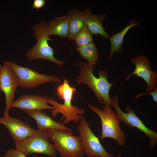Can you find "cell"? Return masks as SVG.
<instances>
[{
	"label": "cell",
	"instance_id": "7a4b0ae2",
	"mask_svg": "<svg viewBox=\"0 0 157 157\" xmlns=\"http://www.w3.org/2000/svg\"><path fill=\"white\" fill-rule=\"evenodd\" d=\"M76 91L74 87H71L69 84L68 80L66 79L64 77L63 83L57 88L58 93L64 100V103L60 104L51 97L48 101V104H51L54 108L53 109L51 110L52 117H56L58 113H60L63 115L61 120L63 121L65 118L61 123L63 125L71 121L76 124L79 123L83 117L82 115L85 113L84 109H81L78 106L72 105L73 94Z\"/></svg>",
	"mask_w": 157,
	"mask_h": 157
},
{
	"label": "cell",
	"instance_id": "277c9868",
	"mask_svg": "<svg viewBox=\"0 0 157 157\" xmlns=\"http://www.w3.org/2000/svg\"><path fill=\"white\" fill-rule=\"evenodd\" d=\"M46 22H40L33 27L34 37L37 40L35 44L25 54L30 60L43 59L47 60L58 64L63 66L65 61L58 60L54 58L53 49L48 44L49 37Z\"/></svg>",
	"mask_w": 157,
	"mask_h": 157
},
{
	"label": "cell",
	"instance_id": "5b68a950",
	"mask_svg": "<svg viewBox=\"0 0 157 157\" xmlns=\"http://www.w3.org/2000/svg\"><path fill=\"white\" fill-rule=\"evenodd\" d=\"M89 108L100 117L102 127V133L100 137L103 140L110 138L115 140L120 146L124 144L125 135L122 130L119 122L115 111L110 106L105 105L100 110L96 106H92L88 103Z\"/></svg>",
	"mask_w": 157,
	"mask_h": 157
},
{
	"label": "cell",
	"instance_id": "8fae6325",
	"mask_svg": "<svg viewBox=\"0 0 157 157\" xmlns=\"http://www.w3.org/2000/svg\"><path fill=\"white\" fill-rule=\"evenodd\" d=\"M130 61L135 65V68L132 74L126 76L125 83L131 76L135 74L142 78L146 82L147 87L145 91L147 93L151 92L157 88V73L151 69L150 63L147 57L142 55H138L131 58Z\"/></svg>",
	"mask_w": 157,
	"mask_h": 157
},
{
	"label": "cell",
	"instance_id": "5bb4252c",
	"mask_svg": "<svg viewBox=\"0 0 157 157\" xmlns=\"http://www.w3.org/2000/svg\"><path fill=\"white\" fill-rule=\"evenodd\" d=\"M24 111L35 120L38 129L46 130L49 129H61L72 131V130L70 128L53 120L46 113H43L42 110H34Z\"/></svg>",
	"mask_w": 157,
	"mask_h": 157
},
{
	"label": "cell",
	"instance_id": "4fadbf2b",
	"mask_svg": "<svg viewBox=\"0 0 157 157\" xmlns=\"http://www.w3.org/2000/svg\"><path fill=\"white\" fill-rule=\"evenodd\" d=\"M50 97L39 95L26 94L20 96L14 101L10 108H17L22 110H53L54 108L48 105Z\"/></svg>",
	"mask_w": 157,
	"mask_h": 157
},
{
	"label": "cell",
	"instance_id": "44dd1931",
	"mask_svg": "<svg viewBox=\"0 0 157 157\" xmlns=\"http://www.w3.org/2000/svg\"><path fill=\"white\" fill-rule=\"evenodd\" d=\"M3 157H26L24 153L16 149H9L8 150Z\"/></svg>",
	"mask_w": 157,
	"mask_h": 157
},
{
	"label": "cell",
	"instance_id": "3957f363",
	"mask_svg": "<svg viewBox=\"0 0 157 157\" xmlns=\"http://www.w3.org/2000/svg\"><path fill=\"white\" fill-rule=\"evenodd\" d=\"M49 138L53 141L61 157H84L81 138L72 131L61 129L47 130Z\"/></svg>",
	"mask_w": 157,
	"mask_h": 157
},
{
	"label": "cell",
	"instance_id": "9a60e30c",
	"mask_svg": "<svg viewBox=\"0 0 157 157\" xmlns=\"http://www.w3.org/2000/svg\"><path fill=\"white\" fill-rule=\"evenodd\" d=\"M83 13L85 24L92 35H100L106 39L109 38L110 36L105 31L102 25L106 15L92 14L89 7L85 8Z\"/></svg>",
	"mask_w": 157,
	"mask_h": 157
},
{
	"label": "cell",
	"instance_id": "52a82bcc",
	"mask_svg": "<svg viewBox=\"0 0 157 157\" xmlns=\"http://www.w3.org/2000/svg\"><path fill=\"white\" fill-rule=\"evenodd\" d=\"M77 129L82 141L84 153L88 157H115L108 152L100 143L99 137L92 132L84 116L80 120Z\"/></svg>",
	"mask_w": 157,
	"mask_h": 157
},
{
	"label": "cell",
	"instance_id": "d4e9b609",
	"mask_svg": "<svg viewBox=\"0 0 157 157\" xmlns=\"http://www.w3.org/2000/svg\"><path fill=\"white\" fill-rule=\"evenodd\" d=\"M2 67V66L0 64V72H1Z\"/></svg>",
	"mask_w": 157,
	"mask_h": 157
},
{
	"label": "cell",
	"instance_id": "2e32d148",
	"mask_svg": "<svg viewBox=\"0 0 157 157\" xmlns=\"http://www.w3.org/2000/svg\"><path fill=\"white\" fill-rule=\"evenodd\" d=\"M140 25V23L137 20L132 19L130 20L125 26L119 32L109 36L111 48L108 58L110 61L113 54L117 52L121 54L123 53L122 44L125 35L132 27Z\"/></svg>",
	"mask_w": 157,
	"mask_h": 157
},
{
	"label": "cell",
	"instance_id": "e0dca14e",
	"mask_svg": "<svg viewBox=\"0 0 157 157\" xmlns=\"http://www.w3.org/2000/svg\"><path fill=\"white\" fill-rule=\"evenodd\" d=\"M69 27V20L67 15L55 17L49 21L47 24L49 36L54 35L60 38H67Z\"/></svg>",
	"mask_w": 157,
	"mask_h": 157
},
{
	"label": "cell",
	"instance_id": "d6986e66",
	"mask_svg": "<svg viewBox=\"0 0 157 157\" xmlns=\"http://www.w3.org/2000/svg\"><path fill=\"white\" fill-rule=\"evenodd\" d=\"M76 50L79 52L83 58L88 60L89 63L94 65L98 60V49L93 42L83 46L77 47Z\"/></svg>",
	"mask_w": 157,
	"mask_h": 157
},
{
	"label": "cell",
	"instance_id": "8992f818",
	"mask_svg": "<svg viewBox=\"0 0 157 157\" xmlns=\"http://www.w3.org/2000/svg\"><path fill=\"white\" fill-rule=\"evenodd\" d=\"M48 139L47 130L38 129L26 140L15 144V146L16 149L26 155L36 153L55 157L57 154L56 150Z\"/></svg>",
	"mask_w": 157,
	"mask_h": 157
},
{
	"label": "cell",
	"instance_id": "ffe728a7",
	"mask_svg": "<svg viewBox=\"0 0 157 157\" xmlns=\"http://www.w3.org/2000/svg\"><path fill=\"white\" fill-rule=\"evenodd\" d=\"M73 40L77 47L83 46L93 42L92 34L85 25Z\"/></svg>",
	"mask_w": 157,
	"mask_h": 157
},
{
	"label": "cell",
	"instance_id": "6da1fadb",
	"mask_svg": "<svg viewBox=\"0 0 157 157\" xmlns=\"http://www.w3.org/2000/svg\"><path fill=\"white\" fill-rule=\"evenodd\" d=\"M77 65L80 68L79 74L76 78L78 84L86 85L93 91L98 101L101 105L111 106V99L109 91L114 83H110L108 81V72L106 69L99 70L98 73L99 77H96L93 72L94 65L88 62H79Z\"/></svg>",
	"mask_w": 157,
	"mask_h": 157
},
{
	"label": "cell",
	"instance_id": "ba28073f",
	"mask_svg": "<svg viewBox=\"0 0 157 157\" xmlns=\"http://www.w3.org/2000/svg\"><path fill=\"white\" fill-rule=\"evenodd\" d=\"M9 62L18 78L19 86L22 88H35L47 82L58 83L61 81L57 76L42 74L29 67L19 65L14 62Z\"/></svg>",
	"mask_w": 157,
	"mask_h": 157
},
{
	"label": "cell",
	"instance_id": "ac0fdd59",
	"mask_svg": "<svg viewBox=\"0 0 157 157\" xmlns=\"http://www.w3.org/2000/svg\"><path fill=\"white\" fill-rule=\"evenodd\" d=\"M69 20L67 38L69 40L75 37L85 25L83 12L76 9L69 10L67 15Z\"/></svg>",
	"mask_w": 157,
	"mask_h": 157
},
{
	"label": "cell",
	"instance_id": "9c48e42d",
	"mask_svg": "<svg viewBox=\"0 0 157 157\" xmlns=\"http://www.w3.org/2000/svg\"><path fill=\"white\" fill-rule=\"evenodd\" d=\"M19 86L18 78L9 64L4 61L0 72V90L5 95L6 106L4 117H9L10 106L15 98V93Z\"/></svg>",
	"mask_w": 157,
	"mask_h": 157
},
{
	"label": "cell",
	"instance_id": "603a6c76",
	"mask_svg": "<svg viewBox=\"0 0 157 157\" xmlns=\"http://www.w3.org/2000/svg\"><path fill=\"white\" fill-rule=\"evenodd\" d=\"M45 3L46 1L44 0H34L32 6L33 8L38 9L42 8Z\"/></svg>",
	"mask_w": 157,
	"mask_h": 157
},
{
	"label": "cell",
	"instance_id": "30bf717a",
	"mask_svg": "<svg viewBox=\"0 0 157 157\" xmlns=\"http://www.w3.org/2000/svg\"><path fill=\"white\" fill-rule=\"evenodd\" d=\"M118 100L116 95L111 99V105L115 108L119 121H122L128 126L136 128L143 132L150 140V147L153 148L155 147L157 142V133L147 127L136 115L135 110H131L129 106H128L125 109L127 113L124 112L118 106Z\"/></svg>",
	"mask_w": 157,
	"mask_h": 157
},
{
	"label": "cell",
	"instance_id": "7c38bea8",
	"mask_svg": "<svg viewBox=\"0 0 157 157\" xmlns=\"http://www.w3.org/2000/svg\"><path fill=\"white\" fill-rule=\"evenodd\" d=\"M0 123L3 124L8 129L15 144L26 140L32 135L36 130L16 117L0 116Z\"/></svg>",
	"mask_w": 157,
	"mask_h": 157
},
{
	"label": "cell",
	"instance_id": "cb8c5ba5",
	"mask_svg": "<svg viewBox=\"0 0 157 157\" xmlns=\"http://www.w3.org/2000/svg\"><path fill=\"white\" fill-rule=\"evenodd\" d=\"M121 152H120L119 154L117 156V157H121ZM95 157H101L99 156H96Z\"/></svg>",
	"mask_w": 157,
	"mask_h": 157
},
{
	"label": "cell",
	"instance_id": "7402d4cb",
	"mask_svg": "<svg viewBox=\"0 0 157 157\" xmlns=\"http://www.w3.org/2000/svg\"><path fill=\"white\" fill-rule=\"evenodd\" d=\"M150 94L152 95L153 100L155 102H157V88L154 89L151 92L149 93L145 94H137L134 98V99H138V98L142 96Z\"/></svg>",
	"mask_w": 157,
	"mask_h": 157
}]
</instances>
